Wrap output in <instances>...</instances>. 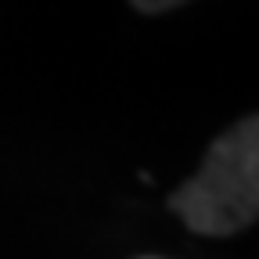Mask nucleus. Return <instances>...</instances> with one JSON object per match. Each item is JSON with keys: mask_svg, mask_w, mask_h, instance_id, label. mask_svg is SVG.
<instances>
[{"mask_svg": "<svg viewBox=\"0 0 259 259\" xmlns=\"http://www.w3.org/2000/svg\"><path fill=\"white\" fill-rule=\"evenodd\" d=\"M137 11H166V8H173V4H134Z\"/></svg>", "mask_w": 259, "mask_h": 259, "instance_id": "nucleus-2", "label": "nucleus"}, {"mask_svg": "<svg viewBox=\"0 0 259 259\" xmlns=\"http://www.w3.org/2000/svg\"><path fill=\"white\" fill-rule=\"evenodd\" d=\"M144 259H151V255H144Z\"/></svg>", "mask_w": 259, "mask_h": 259, "instance_id": "nucleus-3", "label": "nucleus"}, {"mask_svg": "<svg viewBox=\"0 0 259 259\" xmlns=\"http://www.w3.org/2000/svg\"><path fill=\"white\" fill-rule=\"evenodd\" d=\"M169 209L205 238L238 234L259 220V115L234 122L209 144L198 173L169 194Z\"/></svg>", "mask_w": 259, "mask_h": 259, "instance_id": "nucleus-1", "label": "nucleus"}]
</instances>
